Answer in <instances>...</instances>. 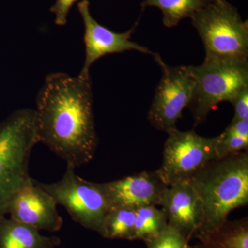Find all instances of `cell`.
<instances>
[{
    "label": "cell",
    "instance_id": "obj_1",
    "mask_svg": "<svg viewBox=\"0 0 248 248\" xmlns=\"http://www.w3.org/2000/svg\"><path fill=\"white\" fill-rule=\"evenodd\" d=\"M91 78L53 73L36 97L39 143L75 169L90 162L98 144Z\"/></svg>",
    "mask_w": 248,
    "mask_h": 248
},
{
    "label": "cell",
    "instance_id": "obj_2",
    "mask_svg": "<svg viewBox=\"0 0 248 248\" xmlns=\"http://www.w3.org/2000/svg\"><path fill=\"white\" fill-rule=\"evenodd\" d=\"M189 182L203 208V224L196 234L216 231L232 210L248 205V151L213 160Z\"/></svg>",
    "mask_w": 248,
    "mask_h": 248
},
{
    "label": "cell",
    "instance_id": "obj_3",
    "mask_svg": "<svg viewBox=\"0 0 248 248\" xmlns=\"http://www.w3.org/2000/svg\"><path fill=\"white\" fill-rule=\"evenodd\" d=\"M39 143L35 110H16L0 123V216L13 197L31 179L29 159Z\"/></svg>",
    "mask_w": 248,
    "mask_h": 248
},
{
    "label": "cell",
    "instance_id": "obj_4",
    "mask_svg": "<svg viewBox=\"0 0 248 248\" xmlns=\"http://www.w3.org/2000/svg\"><path fill=\"white\" fill-rule=\"evenodd\" d=\"M190 68L194 90L188 108L195 126L203 123L220 103L231 102L248 88V61L205 55L202 64Z\"/></svg>",
    "mask_w": 248,
    "mask_h": 248
},
{
    "label": "cell",
    "instance_id": "obj_5",
    "mask_svg": "<svg viewBox=\"0 0 248 248\" xmlns=\"http://www.w3.org/2000/svg\"><path fill=\"white\" fill-rule=\"evenodd\" d=\"M205 55L248 61V22L227 0H210L191 18Z\"/></svg>",
    "mask_w": 248,
    "mask_h": 248
},
{
    "label": "cell",
    "instance_id": "obj_6",
    "mask_svg": "<svg viewBox=\"0 0 248 248\" xmlns=\"http://www.w3.org/2000/svg\"><path fill=\"white\" fill-rule=\"evenodd\" d=\"M67 165L62 179L53 184L33 180L34 184L53 197L57 205L64 207L70 216L81 226L100 233L111 202L102 184L88 182Z\"/></svg>",
    "mask_w": 248,
    "mask_h": 248
},
{
    "label": "cell",
    "instance_id": "obj_7",
    "mask_svg": "<svg viewBox=\"0 0 248 248\" xmlns=\"http://www.w3.org/2000/svg\"><path fill=\"white\" fill-rule=\"evenodd\" d=\"M163 153L162 164L156 170L168 186L189 182L196 174L217 159L216 138L200 136L195 130L168 133Z\"/></svg>",
    "mask_w": 248,
    "mask_h": 248
},
{
    "label": "cell",
    "instance_id": "obj_8",
    "mask_svg": "<svg viewBox=\"0 0 248 248\" xmlns=\"http://www.w3.org/2000/svg\"><path fill=\"white\" fill-rule=\"evenodd\" d=\"M161 67L162 76L155 91L148 111L150 123L157 130L169 133L177 129L176 124L188 108L194 90L190 66H170L157 53L153 55Z\"/></svg>",
    "mask_w": 248,
    "mask_h": 248
},
{
    "label": "cell",
    "instance_id": "obj_9",
    "mask_svg": "<svg viewBox=\"0 0 248 248\" xmlns=\"http://www.w3.org/2000/svg\"><path fill=\"white\" fill-rule=\"evenodd\" d=\"M78 9L84 27L85 59L79 76L91 78L90 70L93 63L108 54L121 53L128 50H136L152 55L154 54L147 47L131 40L138 22L130 30L124 32H116L101 25L93 18L88 0L79 1Z\"/></svg>",
    "mask_w": 248,
    "mask_h": 248
},
{
    "label": "cell",
    "instance_id": "obj_10",
    "mask_svg": "<svg viewBox=\"0 0 248 248\" xmlns=\"http://www.w3.org/2000/svg\"><path fill=\"white\" fill-rule=\"evenodd\" d=\"M6 214L18 222L48 232H58L63 218L57 210L53 197L31 179L17 191L8 206Z\"/></svg>",
    "mask_w": 248,
    "mask_h": 248
},
{
    "label": "cell",
    "instance_id": "obj_11",
    "mask_svg": "<svg viewBox=\"0 0 248 248\" xmlns=\"http://www.w3.org/2000/svg\"><path fill=\"white\" fill-rule=\"evenodd\" d=\"M159 205L168 223L177 228L190 241L202 228L203 208L197 192L189 182L177 183L164 191Z\"/></svg>",
    "mask_w": 248,
    "mask_h": 248
},
{
    "label": "cell",
    "instance_id": "obj_12",
    "mask_svg": "<svg viewBox=\"0 0 248 248\" xmlns=\"http://www.w3.org/2000/svg\"><path fill=\"white\" fill-rule=\"evenodd\" d=\"M111 205H159L164 191L169 187L156 170L143 172L110 182L103 183Z\"/></svg>",
    "mask_w": 248,
    "mask_h": 248
},
{
    "label": "cell",
    "instance_id": "obj_13",
    "mask_svg": "<svg viewBox=\"0 0 248 248\" xmlns=\"http://www.w3.org/2000/svg\"><path fill=\"white\" fill-rule=\"evenodd\" d=\"M61 244L58 236H46L39 230L0 216V248H55Z\"/></svg>",
    "mask_w": 248,
    "mask_h": 248
},
{
    "label": "cell",
    "instance_id": "obj_14",
    "mask_svg": "<svg viewBox=\"0 0 248 248\" xmlns=\"http://www.w3.org/2000/svg\"><path fill=\"white\" fill-rule=\"evenodd\" d=\"M195 236L200 240V248H248V217L227 220L216 231Z\"/></svg>",
    "mask_w": 248,
    "mask_h": 248
},
{
    "label": "cell",
    "instance_id": "obj_15",
    "mask_svg": "<svg viewBox=\"0 0 248 248\" xmlns=\"http://www.w3.org/2000/svg\"><path fill=\"white\" fill-rule=\"evenodd\" d=\"M136 208L130 205H112L103 221L100 234L108 239L133 241L135 237Z\"/></svg>",
    "mask_w": 248,
    "mask_h": 248
},
{
    "label": "cell",
    "instance_id": "obj_16",
    "mask_svg": "<svg viewBox=\"0 0 248 248\" xmlns=\"http://www.w3.org/2000/svg\"><path fill=\"white\" fill-rule=\"evenodd\" d=\"M210 0H144L141 4L142 11L147 7H156L162 13L165 27L172 28L186 18H192L205 7Z\"/></svg>",
    "mask_w": 248,
    "mask_h": 248
},
{
    "label": "cell",
    "instance_id": "obj_17",
    "mask_svg": "<svg viewBox=\"0 0 248 248\" xmlns=\"http://www.w3.org/2000/svg\"><path fill=\"white\" fill-rule=\"evenodd\" d=\"M166 214L156 205L136 208L134 240L146 241L161 232L168 226Z\"/></svg>",
    "mask_w": 248,
    "mask_h": 248
},
{
    "label": "cell",
    "instance_id": "obj_18",
    "mask_svg": "<svg viewBox=\"0 0 248 248\" xmlns=\"http://www.w3.org/2000/svg\"><path fill=\"white\" fill-rule=\"evenodd\" d=\"M215 138V151L217 159L248 151V138L238 135L228 128L225 129L223 133Z\"/></svg>",
    "mask_w": 248,
    "mask_h": 248
},
{
    "label": "cell",
    "instance_id": "obj_19",
    "mask_svg": "<svg viewBox=\"0 0 248 248\" xmlns=\"http://www.w3.org/2000/svg\"><path fill=\"white\" fill-rule=\"evenodd\" d=\"M147 248H192L184 234L168 223L164 231L153 239L145 241Z\"/></svg>",
    "mask_w": 248,
    "mask_h": 248
},
{
    "label": "cell",
    "instance_id": "obj_20",
    "mask_svg": "<svg viewBox=\"0 0 248 248\" xmlns=\"http://www.w3.org/2000/svg\"><path fill=\"white\" fill-rule=\"evenodd\" d=\"M230 103L234 107L232 120L248 122V88L238 93Z\"/></svg>",
    "mask_w": 248,
    "mask_h": 248
},
{
    "label": "cell",
    "instance_id": "obj_21",
    "mask_svg": "<svg viewBox=\"0 0 248 248\" xmlns=\"http://www.w3.org/2000/svg\"><path fill=\"white\" fill-rule=\"evenodd\" d=\"M78 0H56L50 8V12L55 15V23L58 26H65L68 22V16L75 3Z\"/></svg>",
    "mask_w": 248,
    "mask_h": 248
},
{
    "label": "cell",
    "instance_id": "obj_22",
    "mask_svg": "<svg viewBox=\"0 0 248 248\" xmlns=\"http://www.w3.org/2000/svg\"><path fill=\"white\" fill-rule=\"evenodd\" d=\"M227 128L240 136L248 138V122L242 120H232Z\"/></svg>",
    "mask_w": 248,
    "mask_h": 248
}]
</instances>
